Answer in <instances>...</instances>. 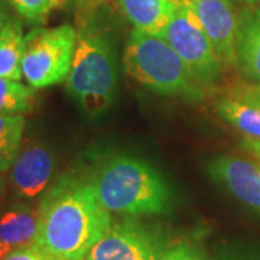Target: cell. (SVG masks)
<instances>
[{"label":"cell","mask_w":260,"mask_h":260,"mask_svg":"<svg viewBox=\"0 0 260 260\" xmlns=\"http://www.w3.org/2000/svg\"><path fill=\"white\" fill-rule=\"evenodd\" d=\"M9 251H10L9 247H8V246H6L5 243L0 240V260H3V257H5V256H6V254L9 253Z\"/></svg>","instance_id":"obj_24"},{"label":"cell","mask_w":260,"mask_h":260,"mask_svg":"<svg viewBox=\"0 0 260 260\" xmlns=\"http://www.w3.org/2000/svg\"><path fill=\"white\" fill-rule=\"evenodd\" d=\"M91 184L106 210L127 217L162 215L172 208V192L155 168L132 156L107 159Z\"/></svg>","instance_id":"obj_2"},{"label":"cell","mask_w":260,"mask_h":260,"mask_svg":"<svg viewBox=\"0 0 260 260\" xmlns=\"http://www.w3.org/2000/svg\"><path fill=\"white\" fill-rule=\"evenodd\" d=\"M3 260H52L48 254L37 247L35 244H29L12 250L3 257Z\"/></svg>","instance_id":"obj_20"},{"label":"cell","mask_w":260,"mask_h":260,"mask_svg":"<svg viewBox=\"0 0 260 260\" xmlns=\"http://www.w3.org/2000/svg\"><path fill=\"white\" fill-rule=\"evenodd\" d=\"M23 130L22 114H0V172H8L18 158Z\"/></svg>","instance_id":"obj_16"},{"label":"cell","mask_w":260,"mask_h":260,"mask_svg":"<svg viewBox=\"0 0 260 260\" xmlns=\"http://www.w3.org/2000/svg\"><path fill=\"white\" fill-rule=\"evenodd\" d=\"M208 174L243 205L260 214V165L239 156L210 160Z\"/></svg>","instance_id":"obj_10"},{"label":"cell","mask_w":260,"mask_h":260,"mask_svg":"<svg viewBox=\"0 0 260 260\" xmlns=\"http://www.w3.org/2000/svg\"><path fill=\"white\" fill-rule=\"evenodd\" d=\"M35 88L0 77V114H23L32 109Z\"/></svg>","instance_id":"obj_17"},{"label":"cell","mask_w":260,"mask_h":260,"mask_svg":"<svg viewBox=\"0 0 260 260\" xmlns=\"http://www.w3.org/2000/svg\"><path fill=\"white\" fill-rule=\"evenodd\" d=\"M236 95L242 97L247 102L254 103L260 106V84H253V85H243L242 88H239L236 93Z\"/></svg>","instance_id":"obj_21"},{"label":"cell","mask_w":260,"mask_h":260,"mask_svg":"<svg viewBox=\"0 0 260 260\" xmlns=\"http://www.w3.org/2000/svg\"><path fill=\"white\" fill-rule=\"evenodd\" d=\"M10 19L12 18H10L9 10H8V6H6L5 0H0V35L5 30L6 25L9 23Z\"/></svg>","instance_id":"obj_23"},{"label":"cell","mask_w":260,"mask_h":260,"mask_svg":"<svg viewBox=\"0 0 260 260\" xmlns=\"http://www.w3.org/2000/svg\"><path fill=\"white\" fill-rule=\"evenodd\" d=\"M23 29L19 19L12 18L0 35V77L15 81L22 80Z\"/></svg>","instance_id":"obj_15"},{"label":"cell","mask_w":260,"mask_h":260,"mask_svg":"<svg viewBox=\"0 0 260 260\" xmlns=\"http://www.w3.org/2000/svg\"><path fill=\"white\" fill-rule=\"evenodd\" d=\"M123 65L133 80L156 93L179 95L189 102L204 97V84L164 38L133 29L124 48Z\"/></svg>","instance_id":"obj_3"},{"label":"cell","mask_w":260,"mask_h":260,"mask_svg":"<svg viewBox=\"0 0 260 260\" xmlns=\"http://www.w3.org/2000/svg\"><path fill=\"white\" fill-rule=\"evenodd\" d=\"M243 148L246 150H249L251 155H254L256 158L260 160V139H251V138H247L246 140L242 142Z\"/></svg>","instance_id":"obj_22"},{"label":"cell","mask_w":260,"mask_h":260,"mask_svg":"<svg viewBox=\"0 0 260 260\" xmlns=\"http://www.w3.org/2000/svg\"><path fill=\"white\" fill-rule=\"evenodd\" d=\"M38 208L16 204L0 215V240L10 250L34 244L38 236Z\"/></svg>","instance_id":"obj_13"},{"label":"cell","mask_w":260,"mask_h":260,"mask_svg":"<svg viewBox=\"0 0 260 260\" xmlns=\"http://www.w3.org/2000/svg\"><path fill=\"white\" fill-rule=\"evenodd\" d=\"M77 38L70 25L32 29L25 37L22 58L26 83L35 90L64 83L73 67Z\"/></svg>","instance_id":"obj_5"},{"label":"cell","mask_w":260,"mask_h":260,"mask_svg":"<svg viewBox=\"0 0 260 260\" xmlns=\"http://www.w3.org/2000/svg\"><path fill=\"white\" fill-rule=\"evenodd\" d=\"M236 65L244 77L260 84V6L237 15Z\"/></svg>","instance_id":"obj_11"},{"label":"cell","mask_w":260,"mask_h":260,"mask_svg":"<svg viewBox=\"0 0 260 260\" xmlns=\"http://www.w3.org/2000/svg\"><path fill=\"white\" fill-rule=\"evenodd\" d=\"M117 85L116 55L112 44L94 30H81L67 91L84 113L97 117L114 102Z\"/></svg>","instance_id":"obj_4"},{"label":"cell","mask_w":260,"mask_h":260,"mask_svg":"<svg viewBox=\"0 0 260 260\" xmlns=\"http://www.w3.org/2000/svg\"><path fill=\"white\" fill-rule=\"evenodd\" d=\"M244 2H247V3H251V5H259V6H260V0H244Z\"/></svg>","instance_id":"obj_26"},{"label":"cell","mask_w":260,"mask_h":260,"mask_svg":"<svg viewBox=\"0 0 260 260\" xmlns=\"http://www.w3.org/2000/svg\"><path fill=\"white\" fill-rule=\"evenodd\" d=\"M119 6L135 29L159 38L175 8L171 0H119Z\"/></svg>","instance_id":"obj_12"},{"label":"cell","mask_w":260,"mask_h":260,"mask_svg":"<svg viewBox=\"0 0 260 260\" xmlns=\"http://www.w3.org/2000/svg\"><path fill=\"white\" fill-rule=\"evenodd\" d=\"M165 250L167 242L160 230L127 218L112 224L85 260H160Z\"/></svg>","instance_id":"obj_7"},{"label":"cell","mask_w":260,"mask_h":260,"mask_svg":"<svg viewBox=\"0 0 260 260\" xmlns=\"http://www.w3.org/2000/svg\"><path fill=\"white\" fill-rule=\"evenodd\" d=\"M35 246L52 260H85L112 225L91 181L75 175L59 178L42 197Z\"/></svg>","instance_id":"obj_1"},{"label":"cell","mask_w":260,"mask_h":260,"mask_svg":"<svg viewBox=\"0 0 260 260\" xmlns=\"http://www.w3.org/2000/svg\"><path fill=\"white\" fill-rule=\"evenodd\" d=\"M20 18L32 23H41L59 8L64 0H8Z\"/></svg>","instance_id":"obj_18"},{"label":"cell","mask_w":260,"mask_h":260,"mask_svg":"<svg viewBox=\"0 0 260 260\" xmlns=\"http://www.w3.org/2000/svg\"><path fill=\"white\" fill-rule=\"evenodd\" d=\"M174 5L194 12L211 39L221 62L236 64L237 15L230 0H171Z\"/></svg>","instance_id":"obj_8"},{"label":"cell","mask_w":260,"mask_h":260,"mask_svg":"<svg viewBox=\"0 0 260 260\" xmlns=\"http://www.w3.org/2000/svg\"><path fill=\"white\" fill-rule=\"evenodd\" d=\"M3 195H5V181L0 178V201L3 198Z\"/></svg>","instance_id":"obj_25"},{"label":"cell","mask_w":260,"mask_h":260,"mask_svg":"<svg viewBox=\"0 0 260 260\" xmlns=\"http://www.w3.org/2000/svg\"><path fill=\"white\" fill-rule=\"evenodd\" d=\"M160 260H205L204 256L188 243H178L164 251Z\"/></svg>","instance_id":"obj_19"},{"label":"cell","mask_w":260,"mask_h":260,"mask_svg":"<svg viewBox=\"0 0 260 260\" xmlns=\"http://www.w3.org/2000/svg\"><path fill=\"white\" fill-rule=\"evenodd\" d=\"M217 114L251 139H260V106L232 94L215 103Z\"/></svg>","instance_id":"obj_14"},{"label":"cell","mask_w":260,"mask_h":260,"mask_svg":"<svg viewBox=\"0 0 260 260\" xmlns=\"http://www.w3.org/2000/svg\"><path fill=\"white\" fill-rule=\"evenodd\" d=\"M224 260H243V259H236V257H232V259H224Z\"/></svg>","instance_id":"obj_27"},{"label":"cell","mask_w":260,"mask_h":260,"mask_svg":"<svg viewBox=\"0 0 260 260\" xmlns=\"http://www.w3.org/2000/svg\"><path fill=\"white\" fill-rule=\"evenodd\" d=\"M55 174L54 153L44 145L30 142L20 149L10 171V185L15 197L34 200L47 191Z\"/></svg>","instance_id":"obj_9"},{"label":"cell","mask_w":260,"mask_h":260,"mask_svg":"<svg viewBox=\"0 0 260 260\" xmlns=\"http://www.w3.org/2000/svg\"><path fill=\"white\" fill-rule=\"evenodd\" d=\"M160 38L177 51L204 85L220 78L223 62L192 10L175 5Z\"/></svg>","instance_id":"obj_6"},{"label":"cell","mask_w":260,"mask_h":260,"mask_svg":"<svg viewBox=\"0 0 260 260\" xmlns=\"http://www.w3.org/2000/svg\"><path fill=\"white\" fill-rule=\"evenodd\" d=\"M243 2H244V0H243Z\"/></svg>","instance_id":"obj_28"}]
</instances>
